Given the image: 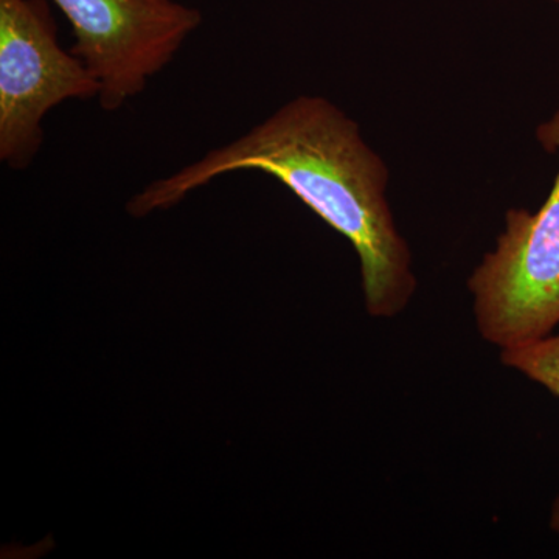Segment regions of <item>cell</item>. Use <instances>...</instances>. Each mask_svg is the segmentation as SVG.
I'll use <instances>...</instances> for the list:
<instances>
[{
  "label": "cell",
  "mask_w": 559,
  "mask_h": 559,
  "mask_svg": "<svg viewBox=\"0 0 559 559\" xmlns=\"http://www.w3.org/2000/svg\"><path fill=\"white\" fill-rule=\"evenodd\" d=\"M554 2H555V3H558V5H559V0H554Z\"/></svg>",
  "instance_id": "obj_6"
},
{
  "label": "cell",
  "mask_w": 559,
  "mask_h": 559,
  "mask_svg": "<svg viewBox=\"0 0 559 559\" xmlns=\"http://www.w3.org/2000/svg\"><path fill=\"white\" fill-rule=\"evenodd\" d=\"M237 171H260L288 187L342 237L360 261L371 318L406 310L418 282L388 200L389 168L359 124L333 102L300 95L229 145L210 151L128 202L134 218L175 207L191 191Z\"/></svg>",
  "instance_id": "obj_1"
},
{
  "label": "cell",
  "mask_w": 559,
  "mask_h": 559,
  "mask_svg": "<svg viewBox=\"0 0 559 559\" xmlns=\"http://www.w3.org/2000/svg\"><path fill=\"white\" fill-rule=\"evenodd\" d=\"M500 360L559 399V334L524 347L502 349ZM550 527L559 533V496L551 509Z\"/></svg>",
  "instance_id": "obj_5"
},
{
  "label": "cell",
  "mask_w": 559,
  "mask_h": 559,
  "mask_svg": "<svg viewBox=\"0 0 559 559\" xmlns=\"http://www.w3.org/2000/svg\"><path fill=\"white\" fill-rule=\"evenodd\" d=\"M100 84L66 51L47 0H0V159L24 170L43 145V120L66 100H91Z\"/></svg>",
  "instance_id": "obj_3"
},
{
  "label": "cell",
  "mask_w": 559,
  "mask_h": 559,
  "mask_svg": "<svg viewBox=\"0 0 559 559\" xmlns=\"http://www.w3.org/2000/svg\"><path fill=\"white\" fill-rule=\"evenodd\" d=\"M536 139L558 157L549 197L536 212L506 213L495 250L468 278L477 330L500 352L546 340L559 325V109Z\"/></svg>",
  "instance_id": "obj_2"
},
{
  "label": "cell",
  "mask_w": 559,
  "mask_h": 559,
  "mask_svg": "<svg viewBox=\"0 0 559 559\" xmlns=\"http://www.w3.org/2000/svg\"><path fill=\"white\" fill-rule=\"evenodd\" d=\"M75 35L72 53L100 84V106L117 110L170 64L202 14L176 0H53Z\"/></svg>",
  "instance_id": "obj_4"
}]
</instances>
